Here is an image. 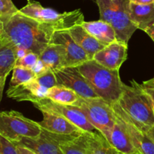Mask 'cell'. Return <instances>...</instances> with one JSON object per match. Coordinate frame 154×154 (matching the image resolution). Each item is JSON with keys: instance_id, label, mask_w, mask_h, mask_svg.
I'll return each mask as SVG.
<instances>
[{"instance_id": "obj_1", "label": "cell", "mask_w": 154, "mask_h": 154, "mask_svg": "<svg viewBox=\"0 0 154 154\" xmlns=\"http://www.w3.org/2000/svg\"><path fill=\"white\" fill-rule=\"evenodd\" d=\"M0 20L5 32L17 48L34 53L39 57L56 31L53 27L26 16L19 11L11 15L0 17Z\"/></svg>"}, {"instance_id": "obj_2", "label": "cell", "mask_w": 154, "mask_h": 154, "mask_svg": "<svg viewBox=\"0 0 154 154\" xmlns=\"http://www.w3.org/2000/svg\"><path fill=\"white\" fill-rule=\"evenodd\" d=\"M113 105L142 132L154 126V111L147 93L134 80L131 85L123 84L120 97Z\"/></svg>"}, {"instance_id": "obj_3", "label": "cell", "mask_w": 154, "mask_h": 154, "mask_svg": "<svg viewBox=\"0 0 154 154\" xmlns=\"http://www.w3.org/2000/svg\"><path fill=\"white\" fill-rule=\"evenodd\" d=\"M95 93L104 100L113 104L122 93L123 83L119 76V70H112L89 60L77 66Z\"/></svg>"}, {"instance_id": "obj_4", "label": "cell", "mask_w": 154, "mask_h": 154, "mask_svg": "<svg viewBox=\"0 0 154 154\" xmlns=\"http://www.w3.org/2000/svg\"><path fill=\"white\" fill-rule=\"evenodd\" d=\"M100 19L108 23L116 32V41L128 45L137 26L130 19V0H95Z\"/></svg>"}, {"instance_id": "obj_5", "label": "cell", "mask_w": 154, "mask_h": 154, "mask_svg": "<svg viewBox=\"0 0 154 154\" xmlns=\"http://www.w3.org/2000/svg\"><path fill=\"white\" fill-rule=\"evenodd\" d=\"M23 14L36 20L57 30H68L84 21V16L79 9L69 12L58 13L54 9L44 8L34 0H27L24 7L19 10Z\"/></svg>"}, {"instance_id": "obj_6", "label": "cell", "mask_w": 154, "mask_h": 154, "mask_svg": "<svg viewBox=\"0 0 154 154\" xmlns=\"http://www.w3.org/2000/svg\"><path fill=\"white\" fill-rule=\"evenodd\" d=\"M72 105L76 106L91 124L108 141L116 122V114L112 104L100 97L85 99L79 96L76 102Z\"/></svg>"}, {"instance_id": "obj_7", "label": "cell", "mask_w": 154, "mask_h": 154, "mask_svg": "<svg viewBox=\"0 0 154 154\" xmlns=\"http://www.w3.org/2000/svg\"><path fill=\"white\" fill-rule=\"evenodd\" d=\"M42 129L33 121L16 111L0 112V135L12 143L22 138H36L40 136Z\"/></svg>"}, {"instance_id": "obj_8", "label": "cell", "mask_w": 154, "mask_h": 154, "mask_svg": "<svg viewBox=\"0 0 154 154\" xmlns=\"http://www.w3.org/2000/svg\"><path fill=\"white\" fill-rule=\"evenodd\" d=\"M33 104L40 111H48L65 117L84 132H98L76 106L57 103L48 98L39 99Z\"/></svg>"}, {"instance_id": "obj_9", "label": "cell", "mask_w": 154, "mask_h": 154, "mask_svg": "<svg viewBox=\"0 0 154 154\" xmlns=\"http://www.w3.org/2000/svg\"><path fill=\"white\" fill-rule=\"evenodd\" d=\"M53 72L58 85L71 89L79 96L85 99L99 97L92 90L84 76L80 73L77 66L63 67Z\"/></svg>"}, {"instance_id": "obj_10", "label": "cell", "mask_w": 154, "mask_h": 154, "mask_svg": "<svg viewBox=\"0 0 154 154\" xmlns=\"http://www.w3.org/2000/svg\"><path fill=\"white\" fill-rule=\"evenodd\" d=\"M49 43L60 46L63 51L64 67L78 66L89 60L86 53L72 39L68 30L54 31Z\"/></svg>"}, {"instance_id": "obj_11", "label": "cell", "mask_w": 154, "mask_h": 154, "mask_svg": "<svg viewBox=\"0 0 154 154\" xmlns=\"http://www.w3.org/2000/svg\"><path fill=\"white\" fill-rule=\"evenodd\" d=\"M127 52L128 45L115 41L96 53L92 60L109 69L119 70L122 63L127 60Z\"/></svg>"}, {"instance_id": "obj_12", "label": "cell", "mask_w": 154, "mask_h": 154, "mask_svg": "<svg viewBox=\"0 0 154 154\" xmlns=\"http://www.w3.org/2000/svg\"><path fill=\"white\" fill-rule=\"evenodd\" d=\"M112 107L123 123L133 145L137 151L141 154H154V141L149 135L136 127L113 104H112Z\"/></svg>"}, {"instance_id": "obj_13", "label": "cell", "mask_w": 154, "mask_h": 154, "mask_svg": "<svg viewBox=\"0 0 154 154\" xmlns=\"http://www.w3.org/2000/svg\"><path fill=\"white\" fill-rule=\"evenodd\" d=\"M41 112L43 115V120L38 123L42 130L57 135H79L84 132L62 116L48 111Z\"/></svg>"}, {"instance_id": "obj_14", "label": "cell", "mask_w": 154, "mask_h": 154, "mask_svg": "<svg viewBox=\"0 0 154 154\" xmlns=\"http://www.w3.org/2000/svg\"><path fill=\"white\" fill-rule=\"evenodd\" d=\"M48 90L42 87L36 79L15 87H9L6 94L10 99L18 102L28 101L32 103L47 97Z\"/></svg>"}, {"instance_id": "obj_15", "label": "cell", "mask_w": 154, "mask_h": 154, "mask_svg": "<svg viewBox=\"0 0 154 154\" xmlns=\"http://www.w3.org/2000/svg\"><path fill=\"white\" fill-rule=\"evenodd\" d=\"M116 114V113H115ZM111 147L124 154H137L139 152L134 147L126 129L116 114V122L107 141Z\"/></svg>"}, {"instance_id": "obj_16", "label": "cell", "mask_w": 154, "mask_h": 154, "mask_svg": "<svg viewBox=\"0 0 154 154\" xmlns=\"http://www.w3.org/2000/svg\"><path fill=\"white\" fill-rule=\"evenodd\" d=\"M18 48L5 31L0 34V77H8L18 60Z\"/></svg>"}, {"instance_id": "obj_17", "label": "cell", "mask_w": 154, "mask_h": 154, "mask_svg": "<svg viewBox=\"0 0 154 154\" xmlns=\"http://www.w3.org/2000/svg\"><path fill=\"white\" fill-rule=\"evenodd\" d=\"M68 32L79 46L84 50L89 60H92L95 54L105 47L95 37L91 35L82 24L74 26L68 29Z\"/></svg>"}, {"instance_id": "obj_18", "label": "cell", "mask_w": 154, "mask_h": 154, "mask_svg": "<svg viewBox=\"0 0 154 154\" xmlns=\"http://www.w3.org/2000/svg\"><path fill=\"white\" fill-rule=\"evenodd\" d=\"M130 19L137 29L144 31L154 23V2L149 4H137L130 2Z\"/></svg>"}, {"instance_id": "obj_19", "label": "cell", "mask_w": 154, "mask_h": 154, "mask_svg": "<svg viewBox=\"0 0 154 154\" xmlns=\"http://www.w3.org/2000/svg\"><path fill=\"white\" fill-rule=\"evenodd\" d=\"M14 144L27 147L37 154H63L57 142L42 134L36 138H22Z\"/></svg>"}, {"instance_id": "obj_20", "label": "cell", "mask_w": 154, "mask_h": 154, "mask_svg": "<svg viewBox=\"0 0 154 154\" xmlns=\"http://www.w3.org/2000/svg\"><path fill=\"white\" fill-rule=\"evenodd\" d=\"M82 26L98 42L104 45L116 41V32L111 25L105 21L100 19L97 21H83Z\"/></svg>"}, {"instance_id": "obj_21", "label": "cell", "mask_w": 154, "mask_h": 154, "mask_svg": "<svg viewBox=\"0 0 154 154\" xmlns=\"http://www.w3.org/2000/svg\"><path fill=\"white\" fill-rule=\"evenodd\" d=\"M87 154H112L111 146L99 132H83L81 135Z\"/></svg>"}, {"instance_id": "obj_22", "label": "cell", "mask_w": 154, "mask_h": 154, "mask_svg": "<svg viewBox=\"0 0 154 154\" xmlns=\"http://www.w3.org/2000/svg\"><path fill=\"white\" fill-rule=\"evenodd\" d=\"M39 59L52 71L64 67L63 51L60 45L49 43L39 55Z\"/></svg>"}, {"instance_id": "obj_23", "label": "cell", "mask_w": 154, "mask_h": 154, "mask_svg": "<svg viewBox=\"0 0 154 154\" xmlns=\"http://www.w3.org/2000/svg\"><path fill=\"white\" fill-rule=\"evenodd\" d=\"M48 99L63 105H73L79 96L71 89L62 85H57L48 90Z\"/></svg>"}, {"instance_id": "obj_24", "label": "cell", "mask_w": 154, "mask_h": 154, "mask_svg": "<svg viewBox=\"0 0 154 154\" xmlns=\"http://www.w3.org/2000/svg\"><path fill=\"white\" fill-rule=\"evenodd\" d=\"M11 79L10 81V87L21 85L30 81H33L36 77V74L32 69L21 66H14L13 69Z\"/></svg>"}, {"instance_id": "obj_25", "label": "cell", "mask_w": 154, "mask_h": 154, "mask_svg": "<svg viewBox=\"0 0 154 154\" xmlns=\"http://www.w3.org/2000/svg\"><path fill=\"white\" fill-rule=\"evenodd\" d=\"M81 135L59 143V147L63 154H87Z\"/></svg>"}, {"instance_id": "obj_26", "label": "cell", "mask_w": 154, "mask_h": 154, "mask_svg": "<svg viewBox=\"0 0 154 154\" xmlns=\"http://www.w3.org/2000/svg\"><path fill=\"white\" fill-rule=\"evenodd\" d=\"M35 79L40 85L47 89H50L54 86L58 85L54 72L50 69H47L45 72L37 75Z\"/></svg>"}, {"instance_id": "obj_27", "label": "cell", "mask_w": 154, "mask_h": 154, "mask_svg": "<svg viewBox=\"0 0 154 154\" xmlns=\"http://www.w3.org/2000/svg\"><path fill=\"white\" fill-rule=\"evenodd\" d=\"M39 59V55L33 52H29L24 57L17 60L15 66H21V67L32 69L37 63Z\"/></svg>"}, {"instance_id": "obj_28", "label": "cell", "mask_w": 154, "mask_h": 154, "mask_svg": "<svg viewBox=\"0 0 154 154\" xmlns=\"http://www.w3.org/2000/svg\"><path fill=\"white\" fill-rule=\"evenodd\" d=\"M18 11L12 0H0V17L11 15Z\"/></svg>"}, {"instance_id": "obj_29", "label": "cell", "mask_w": 154, "mask_h": 154, "mask_svg": "<svg viewBox=\"0 0 154 154\" xmlns=\"http://www.w3.org/2000/svg\"><path fill=\"white\" fill-rule=\"evenodd\" d=\"M0 153L2 154H18L14 143L0 135Z\"/></svg>"}, {"instance_id": "obj_30", "label": "cell", "mask_w": 154, "mask_h": 154, "mask_svg": "<svg viewBox=\"0 0 154 154\" xmlns=\"http://www.w3.org/2000/svg\"><path fill=\"white\" fill-rule=\"evenodd\" d=\"M140 85L149 96L151 102H152V108H153L154 111V78L143 81L142 84H140Z\"/></svg>"}, {"instance_id": "obj_31", "label": "cell", "mask_w": 154, "mask_h": 154, "mask_svg": "<svg viewBox=\"0 0 154 154\" xmlns=\"http://www.w3.org/2000/svg\"><path fill=\"white\" fill-rule=\"evenodd\" d=\"M47 69H48V68L45 66V63H44L43 62L40 60V59H39L37 63L35 65V66L33 68V69H32V70L35 72L36 75L37 76V75L42 74V72H45Z\"/></svg>"}, {"instance_id": "obj_32", "label": "cell", "mask_w": 154, "mask_h": 154, "mask_svg": "<svg viewBox=\"0 0 154 154\" xmlns=\"http://www.w3.org/2000/svg\"><path fill=\"white\" fill-rule=\"evenodd\" d=\"M15 146L17 147V150H18V154H37L32 150H30V149L27 148L26 147H24V146L18 145V144H15Z\"/></svg>"}, {"instance_id": "obj_33", "label": "cell", "mask_w": 154, "mask_h": 154, "mask_svg": "<svg viewBox=\"0 0 154 154\" xmlns=\"http://www.w3.org/2000/svg\"><path fill=\"white\" fill-rule=\"evenodd\" d=\"M144 32L151 38V39H152L154 42V23H152V25L148 26L147 28L144 30Z\"/></svg>"}, {"instance_id": "obj_34", "label": "cell", "mask_w": 154, "mask_h": 154, "mask_svg": "<svg viewBox=\"0 0 154 154\" xmlns=\"http://www.w3.org/2000/svg\"><path fill=\"white\" fill-rule=\"evenodd\" d=\"M6 78H7V77H0V102H1L2 99L3 90H4Z\"/></svg>"}, {"instance_id": "obj_35", "label": "cell", "mask_w": 154, "mask_h": 154, "mask_svg": "<svg viewBox=\"0 0 154 154\" xmlns=\"http://www.w3.org/2000/svg\"><path fill=\"white\" fill-rule=\"evenodd\" d=\"M130 2L137 4H149L154 2V0H130Z\"/></svg>"}, {"instance_id": "obj_36", "label": "cell", "mask_w": 154, "mask_h": 154, "mask_svg": "<svg viewBox=\"0 0 154 154\" xmlns=\"http://www.w3.org/2000/svg\"><path fill=\"white\" fill-rule=\"evenodd\" d=\"M146 133H147L148 135H149V136L154 141V126H152V127L151 128V129H149Z\"/></svg>"}, {"instance_id": "obj_37", "label": "cell", "mask_w": 154, "mask_h": 154, "mask_svg": "<svg viewBox=\"0 0 154 154\" xmlns=\"http://www.w3.org/2000/svg\"><path fill=\"white\" fill-rule=\"evenodd\" d=\"M111 153H112V154H124V153H120V152H119V151H118V150H116V149L113 148V147H111ZM137 154H141V153H137Z\"/></svg>"}, {"instance_id": "obj_38", "label": "cell", "mask_w": 154, "mask_h": 154, "mask_svg": "<svg viewBox=\"0 0 154 154\" xmlns=\"http://www.w3.org/2000/svg\"><path fill=\"white\" fill-rule=\"evenodd\" d=\"M3 32H4V29H3V24L2 22L1 21V20H0V34L2 33Z\"/></svg>"}, {"instance_id": "obj_39", "label": "cell", "mask_w": 154, "mask_h": 154, "mask_svg": "<svg viewBox=\"0 0 154 154\" xmlns=\"http://www.w3.org/2000/svg\"><path fill=\"white\" fill-rule=\"evenodd\" d=\"M0 154H2V153H0Z\"/></svg>"}]
</instances>
